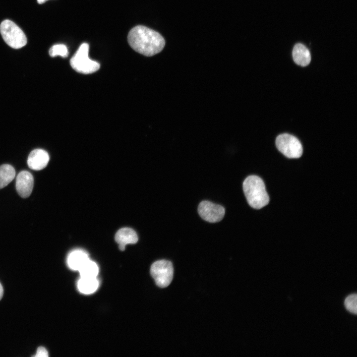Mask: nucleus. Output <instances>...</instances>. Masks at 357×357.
Returning <instances> with one entry per match:
<instances>
[{
  "label": "nucleus",
  "mask_w": 357,
  "mask_h": 357,
  "mask_svg": "<svg viewBox=\"0 0 357 357\" xmlns=\"http://www.w3.org/2000/svg\"><path fill=\"white\" fill-rule=\"evenodd\" d=\"M127 41L134 51L147 57L159 53L165 45V40L160 33L143 25L136 26L130 30Z\"/></svg>",
  "instance_id": "obj_1"
},
{
  "label": "nucleus",
  "mask_w": 357,
  "mask_h": 357,
  "mask_svg": "<svg viewBox=\"0 0 357 357\" xmlns=\"http://www.w3.org/2000/svg\"><path fill=\"white\" fill-rule=\"evenodd\" d=\"M243 190L249 205L254 209H260L267 205L269 197L262 179L257 176L247 177L243 182Z\"/></svg>",
  "instance_id": "obj_2"
},
{
  "label": "nucleus",
  "mask_w": 357,
  "mask_h": 357,
  "mask_svg": "<svg viewBox=\"0 0 357 357\" xmlns=\"http://www.w3.org/2000/svg\"><path fill=\"white\" fill-rule=\"evenodd\" d=\"M89 44L82 43L71 58L70 65L76 71L82 74H91L100 68V63L89 58Z\"/></svg>",
  "instance_id": "obj_3"
},
{
  "label": "nucleus",
  "mask_w": 357,
  "mask_h": 357,
  "mask_svg": "<svg viewBox=\"0 0 357 357\" xmlns=\"http://www.w3.org/2000/svg\"><path fill=\"white\" fill-rule=\"evenodd\" d=\"M0 32L4 42L10 47L20 49L27 44L23 31L13 21L6 19L0 25Z\"/></svg>",
  "instance_id": "obj_4"
},
{
  "label": "nucleus",
  "mask_w": 357,
  "mask_h": 357,
  "mask_svg": "<svg viewBox=\"0 0 357 357\" xmlns=\"http://www.w3.org/2000/svg\"><path fill=\"white\" fill-rule=\"evenodd\" d=\"M278 150L289 158H298L302 154V147L299 140L288 133L278 135L276 139Z\"/></svg>",
  "instance_id": "obj_5"
},
{
  "label": "nucleus",
  "mask_w": 357,
  "mask_h": 357,
  "mask_svg": "<svg viewBox=\"0 0 357 357\" xmlns=\"http://www.w3.org/2000/svg\"><path fill=\"white\" fill-rule=\"evenodd\" d=\"M151 275L156 285L160 288L168 287L171 283L174 275V268L171 262L160 260L153 263L150 269Z\"/></svg>",
  "instance_id": "obj_6"
},
{
  "label": "nucleus",
  "mask_w": 357,
  "mask_h": 357,
  "mask_svg": "<svg viewBox=\"0 0 357 357\" xmlns=\"http://www.w3.org/2000/svg\"><path fill=\"white\" fill-rule=\"evenodd\" d=\"M198 212L204 220L210 223H216L223 219L225 210L221 205L208 201H203L198 205Z\"/></svg>",
  "instance_id": "obj_7"
},
{
  "label": "nucleus",
  "mask_w": 357,
  "mask_h": 357,
  "mask_svg": "<svg viewBox=\"0 0 357 357\" xmlns=\"http://www.w3.org/2000/svg\"><path fill=\"white\" fill-rule=\"evenodd\" d=\"M33 185V177L30 172L22 171L18 174L16 179V188L21 197L26 198L31 194Z\"/></svg>",
  "instance_id": "obj_8"
},
{
  "label": "nucleus",
  "mask_w": 357,
  "mask_h": 357,
  "mask_svg": "<svg viewBox=\"0 0 357 357\" xmlns=\"http://www.w3.org/2000/svg\"><path fill=\"white\" fill-rule=\"evenodd\" d=\"M49 159V155L45 150L36 149L29 154L27 159V164L31 169L39 171L47 166Z\"/></svg>",
  "instance_id": "obj_9"
},
{
  "label": "nucleus",
  "mask_w": 357,
  "mask_h": 357,
  "mask_svg": "<svg viewBox=\"0 0 357 357\" xmlns=\"http://www.w3.org/2000/svg\"><path fill=\"white\" fill-rule=\"evenodd\" d=\"M115 240L119 244L120 250L125 249L127 244H134L138 241V237L136 232L129 228H123L119 229L115 235Z\"/></svg>",
  "instance_id": "obj_10"
},
{
  "label": "nucleus",
  "mask_w": 357,
  "mask_h": 357,
  "mask_svg": "<svg viewBox=\"0 0 357 357\" xmlns=\"http://www.w3.org/2000/svg\"><path fill=\"white\" fill-rule=\"evenodd\" d=\"M292 55L294 61L298 65L305 66L310 62L311 56L309 51L302 44L298 43L295 45Z\"/></svg>",
  "instance_id": "obj_11"
},
{
  "label": "nucleus",
  "mask_w": 357,
  "mask_h": 357,
  "mask_svg": "<svg viewBox=\"0 0 357 357\" xmlns=\"http://www.w3.org/2000/svg\"><path fill=\"white\" fill-rule=\"evenodd\" d=\"M89 259L88 254L84 250H74L68 254L67 264L70 269L78 271Z\"/></svg>",
  "instance_id": "obj_12"
},
{
  "label": "nucleus",
  "mask_w": 357,
  "mask_h": 357,
  "mask_svg": "<svg viewBox=\"0 0 357 357\" xmlns=\"http://www.w3.org/2000/svg\"><path fill=\"white\" fill-rule=\"evenodd\" d=\"M99 287V281L96 277H80L77 282L79 291L86 295L92 294L96 292Z\"/></svg>",
  "instance_id": "obj_13"
},
{
  "label": "nucleus",
  "mask_w": 357,
  "mask_h": 357,
  "mask_svg": "<svg viewBox=\"0 0 357 357\" xmlns=\"http://www.w3.org/2000/svg\"><path fill=\"white\" fill-rule=\"evenodd\" d=\"M15 171L9 164H3L0 166V189L7 185L15 178Z\"/></svg>",
  "instance_id": "obj_14"
},
{
  "label": "nucleus",
  "mask_w": 357,
  "mask_h": 357,
  "mask_svg": "<svg viewBox=\"0 0 357 357\" xmlns=\"http://www.w3.org/2000/svg\"><path fill=\"white\" fill-rule=\"evenodd\" d=\"M80 277L95 278L98 272L99 268L97 264L89 259L78 270Z\"/></svg>",
  "instance_id": "obj_15"
},
{
  "label": "nucleus",
  "mask_w": 357,
  "mask_h": 357,
  "mask_svg": "<svg viewBox=\"0 0 357 357\" xmlns=\"http://www.w3.org/2000/svg\"><path fill=\"white\" fill-rule=\"evenodd\" d=\"M49 55L52 57L58 56L66 58L68 55L67 47L64 44H57L53 46L49 50Z\"/></svg>",
  "instance_id": "obj_16"
},
{
  "label": "nucleus",
  "mask_w": 357,
  "mask_h": 357,
  "mask_svg": "<svg viewBox=\"0 0 357 357\" xmlns=\"http://www.w3.org/2000/svg\"><path fill=\"white\" fill-rule=\"evenodd\" d=\"M357 296L356 294L348 296L345 300L344 304L346 309L350 312L357 314Z\"/></svg>",
  "instance_id": "obj_17"
},
{
  "label": "nucleus",
  "mask_w": 357,
  "mask_h": 357,
  "mask_svg": "<svg viewBox=\"0 0 357 357\" xmlns=\"http://www.w3.org/2000/svg\"><path fill=\"white\" fill-rule=\"evenodd\" d=\"M48 353L46 349L43 347H40L37 350L36 354L34 356L35 357H48Z\"/></svg>",
  "instance_id": "obj_18"
},
{
  "label": "nucleus",
  "mask_w": 357,
  "mask_h": 357,
  "mask_svg": "<svg viewBox=\"0 0 357 357\" xmlns=\"http://www.w3.org/2000/svg\"><path fill=\"white\" fill-rule=\"evenodd\" d=\"M3 294V290L1 284L0 283V300L1 299Z\"/></svg>",
  "instance_id": "obj_19"
},
{
  "label": "nucleus",
  "mask_w": 357,
  "mask_h": 357,
  "mask_svg": "<svg viewBox=\"0 0 357 357\" xmlns=\"http://www.w3.org/2000/svg\"><path fill=\"white\" fill-rule=\"evenodd\" d=\"M47 0H37V2L39 4H42Z\"/></svg>",
  "instance_id": "obj_20"
}]
</instances>
